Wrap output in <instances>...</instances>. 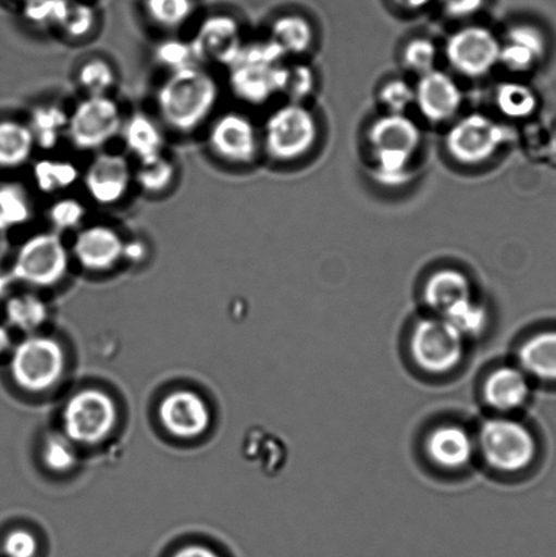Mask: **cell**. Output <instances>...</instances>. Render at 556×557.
Returning <instances> with one entry per match:
<instances>
[{"label":"cell","instance_id":"cell-1","mask_svg":"<svg viewBox=\"0 0 556 557\" xmlns=\"http://www.w3.org/2000/svg\"><path fill=\"white\" fill-rule=\"evenodd\" d=\"M220 101V85L198 64L172 71L157 91L162 122L180 134H190L203 125Z\"/></svg>","mask_w":556,"mask_h":557},{"label":"cell","instance_id":"cell-4","mask_svg":"<svg viewBox=\"0 0 556 557\" xmlns=\"http://www.w3.org/2000/svg\"><path fill=\"white\" fill-rule=\"evenodd\" d=\"M477 447L495 471L517 473L535 460V436L524 424L506 418L486 420L479 431Z\"/></svg>","mask_w":556,"mask_h":557},{"label":"cell","instance_id":"cell-8","mask_svg":"<svg viewBox=\"0 0 556 557\" xmlns=\"http://www.w3.org/2000/svg\"><path fill=\"white\" fill-rule=\"evenodd\" d=\"M122 125L116 101L109 96H87L69 113L65 134L75 149L96 151L116 138Z\"/></svg>","mask_w":556,"mask_h":557},{"label":"cell","instance_id":"cell-9","mask_svg":"<svg viewBox=\"0 0 556 557\" xmlns=\"http://www.w3.org/2000/svg\"><path fill=\"white\" fill-rule=\"evenodd\" d=\"M508 138V129L503 124L484 114L472 113L449 129L445 145L456 162L478 166L492 160Z\"/></svg>","mask_w":556,"mask_h":557},{"label":"cell","instance_id":"cell-19","mask_svg":"<svg viewBox=\"0 0 556 557\" xmlns=\"http://www.w3.org/2000/svg\"><path fill=\"white\" fill-rule=\"evenodd\" d=\"M477 451V440L459 424L435 428L427 440L430 461L446 471H460L470 466Z\"/></svg>","mask_w":556,"mask_h":557},{"label":"cell","instance_id":"cell-16","mask_svg":"<svg viewBox=\"0 0 556 557\" xmlns=\"http://www.w3.org/2000/svg\"><path fill=\"white\" fill-rule=\"evenodd\" d=\"M416 91V102L419 112L429 122L446 123L459 112L462 96L459 85L443 71L433 70L419 78Z\"/></svg>","mask_w":556,"mask_h":557},{"label":"cell","instance_id":"cell-5","mask_svg":"<svg viewBox=\"0 0 556 557\" xmlns=\"http://www.w3.org/2000/svg\"><path fill=\"white\" fill-rule=\"evenodd\" d=\"M318 135V123L312 112L302 103L291 102L276 109L267 120L264 149L274 161H298L313 149Z\"/></svg>","mask_w":556,"mask_h":557},{"label":"cell","instance_id":"cell-46","mask_svg":"<svg viewBox=\"0 0 556 557\" xmlns=\"http://www.w3.org/2000/svg\"><path fill=\"white\" fill-rule=\"evenodd\" d=\"M147 255H149V248H147L144 239L133 238L131 242H124L123 259L128 260L129 263H144Z\"/></svg>","mask_w":556,"mask_h":557},{"label":"cell","instance_id":"cell-31","mask_svg":"<svg viewBox=\"0 0 556 557\" xmlns=\"http://www.w3.org/2000/svg\"><path fill=\"white\" fill-rule=\"evenodd\" d=\"M495 102L501 113L509 119L530 117L535 112L538 100L530 87L509 82L498 87Z\"/></svg>","mask_w":556,"mask_h":557},{"label":"cell","instance_id":"cell-15","mask_svg":"<svg viewBox=\"0 0 556 557\" xmlns=\"http://www.w3.org/2000/svg\"><path fill=\"white\" fill-rule=\"evenodd\" d=\"M133 182L127 158L114 152L96 156L84 174V184L90 198L101 206L118 205L128 194Z\"/></svg>","mask_w":556,"mask_h":557},{"label":"cell","instance_id":"cell-45","mask_svg":"<svg viewBox=\"0 0 556 557\" xmlns=\"http://www.w3.org/2000/svg\"><path fill=\"white\" fill-rule=\"evenodd\" d=\"M445 13L455 18H466L481 10L484 0H440Z\"/></svg>","mask_w":556,"mask_h":557},{"label":"cell","instance_id":"cell-34","mask_svg":"<svg viewBox=\"0 0 556 557\" xmlns=\"http://www.w3.org/2000/svg\"><path fill=\"white\" fill-rule=\"evenodd\" d=\"M78 84L87 96H108L116 84V73L111 64L103 59H90L78 70Z\"/></svg>","mask_w":556,"mask_h":557},{"label":"cell","instance_id":"cell-42","mask_svg":"<svg viewBox=\"0 0 556 557\" xmlns=\"http://www.w3.org/2000/svg\"><path fill=\"white\" fill-rule=\"evenodd\" d=\"M67 0H24V13L33 24L57 26Z\"/></svg>","mask_w":556,"mask_h":557},{"label":"cell","instance_id":"cell-41","mask_svg":"<svg viewBox=\"0 0 556 557\" xmlns=\"http://www.w3.org/2000/svg\"><path fill=\"white\" fill-rule=\"evenodd\" d=\"M70 441L62 435H52L47 440L42 457L44 462L51 471L65 472L74 467L76 457Z\"/></svg>","mask_w":556,"mask_h":557},{"label":"cell","instance_id":"cell-27","mask_svg":"<svg viewBox=\"0 0 556 557\" xmlns=\"http://www.w3.org/2000/svg\"><path fill=\"white\" fill-rule=\"evenodd\" d=\"M79 169L73 162L44 158L33 168V178L40 193L53 195L63 193L78 182Z\"/></svg>","mask_w":556,"mask_h":557},{"label":"cell","instance_id":"cell-24","mask_svg":"<svg viewBox=\"0 0 556 557\" xmlns=\"http://www.w3.org/2000/svg\"><path fill=\"white\" fill-rule=\"evenodd\" d=\"M520 369L533 379L556 382V331L528 338L519 351Z\"/></svg>","mask_w":556,"mask_h":557},{"label":"cell","instance_id":"cell-29","mask_svg":"<svg viewBox=\"0 0 556 557\" xmlns=\"http://www.w3.org/2000/svg\"><path fill=\"white\" fill-rule=\"evenodd\" d=\"M33 205L24 185L5 183L0 185V223L13 228L32 220Z\"/></svg>","mask_w":556,"mask_h":557},{"label":"cell","instance_id":"cell-23","mask_svg":"<svg viewBox=\"0 0 556 557\" xmlns=\"http://www.w3.org/2000/svg\"><path fill=\"white\" fill-rule=\"evenodd\" d=\"M120 135H122L125 149L139 161L162 154L163 145H165L162 129L156 120L145 112L131 114L123 122Z\"/></svg>","mask_w":556,"mask_h":557},{"label":"cell","instance_id":"cell-11","mask_svg":"<svg viewBox=\"0 0 556 557\" xmlns=\"http://www.w3.org/2000/svg\"><path fill=\"white\" fill-rule=\"evenodd\" d=\"M63 419L67 438L78 444L95 445L111 433L118 411L106 393L89 389L70 398Z\"/></svg>","mask_w":556,"mask_h":557},{"label":"cell","instance_id":"cell-10","mask_svg":"<svg viewBox=\"0 0 556 557\" xmlns=\"http://www.w3.org/2000/svg\"><path fill=\"white\" fill-rule=\"evenodd\" d=\"M64 370L62 347L52 338L29 337L14 349L11 373L27 392H44L57 384Z\"/></svg>","mask_w":556,"mask_h":557},{"label":"cell","instance_id":"cell-36","mask_svg":"<svg viewBox=\"0 0 556 557\" xmlns=\"http://www.w3.org/2000/svg\"><path fill=\"white\" fill-rule=\"evenodd\" d=\"M96 25V13L89 4L81 2H65L58 27L65 36L71 38H84L90 35Z\"/></svg>","mask_w":556,"mask_h":557},{"label":"cell","instance_id":"cell-37","mask_svg":"<svg viewBox=\"0 0 556 557\" xmlns=\"http://www.w3.org/2000/svg\"><path fill=\"white\" fill-rule=\"evenodd\" d=\"M86 207L74 198H63L54 201L48 210V221L54 233L76 231L85 221Z\"/></svg>","mask_w":556,"mask_h":557},{"label":"cell","instance_id":"cell-6","mask_svg":"<svg viewBox=\"0 0 556 557\" xmlns=\"http://www.w3.org/2000/svg\"><path fill=\"white\" fill-rule=\"evenodd\" d=\"M410 347L418 368L446 374L459 368L465 358L466 338L448 321L434 315L413 327Z\"/></svg>","mask_w":556,"mask_h":557},{"label":"cell","instance_id":"cell-40","mask_svg":"<svg viewBox=\"0 0 556 557\" xmlns=\"http://www.w3.org/2000/svg\"><path fill=\"white\" fill-rule=\"evenodd\" d=\"M155 58L162 67L169 71H176L194 64L195 58L189 42L182 40H166L158 44Z\"/></svg>","mask_w":556,"mask_h":557},{"label":"cell","instance_id":"cell-49","mask_svg":"<svg viewBox=\"0 0 556 557\" xmlns=\"http://www.w3.org/2000/svg\"><path fill=\"white\" fill-rule=\"evenodd\" d=\"M397 3L408 10H419L433 2V0H396Z\"/></svg>","mask_w":556,"mask_h":557},{"label":"cell","instance_id":"cell-35","mask_svg":"<svg viewBox=\"0 0 556 557\" xmlns=\"http://www.w3.org/2000/svg\"><path fill=\"white\" fill-rule=\"evenodd\" d=\"M441 319L454 325L467 341V338L481 335L486 330L489 315L483 305L477 302L475 299H471L470 302L460 306L459 309L452 311L448 315L441 317Z\"/></svg>","mask_w":556,"mask_h":557},{"label":"cell","instance_id":"cell-38","mask_svg":"<svg viewBox=\"0 0 556 557\" xmlns=\"http://www.w3.org/2000/svg\"><path fill=\"white\" fill-rule=\"evenodd\" d=\"M435 60H437V47L428 38H416L408 42L403 51L405 67L419 76L433 71Z\"/></svg>","mask_w":556,"mask_h":557},{"label":"cell","instance_id":"cell-3","mask_svg":"<svg viewBox=\"0 0 556 557\" xmlns=\"http://www.w3.org/2000/svg\"><path fill=\"white\" fill-rule=\"evenodd\" d=\"M283 57L285 52L272 40L244 44L236 62L228 67V84L234 96L252 106H261L283 92L287 75Z\"/></svg>","mask_w":556,"mask_h":557},{"label":"cell","instance_id":"cell-2","mask_svg":"<svg viewBox=\"0 0 556 557\" xmlns=\"http://www.w3.org/2000/svg\"><path fill=\"white\" fill-rule=\"evenodd\" d=\"M421 144V129L405 114L385 113L375 120L368 131L370 173L375 182L385 187L406 184Z\"/></svg>","mask_w":556,"mask_h":557},{"label":"cell","instance_id":"cell-17","mask_svg":"<svg viewBox=\"0 0 556 557\" xmlns=\"http://www.w3.org/2000/svg\"><path fill=\"white\" fill-rule=\"evenodd\" d=\"M124 239L108 225L81 228L74 239L73 255L85 270L103 272L112 270L123 260Z\"/></svg>","mask_w":556,"mask_h":557},{"label":"cell","instance_id":"cell-39","mask_svg":"<svg viewBox=\"0 0 556 557\" xmlns=\"http://www.w3.org/2000/svg\"><path fill=\"white\" fill-rule=\"evenodd\" d=\"M379 101L385 113L405 114L407 109L416 102V91L405 81H390L381 87Z\"/></svg>","mask_w":556,"mask_h":557},{"label":"cell","instance_id":"cell-48","mask_svg":"<svg viewBox=\"0 0 556 557\" xmlns=\"http://www.w3.org/2000/svg\"><path fill=\"white\" fill-rule=\"evenodd\" d=\"M11 249L10 228L0 223V264L8 258Z\"/></svg>","mask_w":556,"mask_h":557},{"label":"cell","instance_id":"cell-14","mask_svg":"<svg viewBox=\"0 0 556 557\" xmlns=\"http://www.w3.org/2000/svg\"><path fill=\"white\" fill-rule=\"evenodd\" d=\"M189 44L195 60L225 67H231L236 62L244 47L238 22L226 14L207 16Z\"/></svg>","mask_w":556,"mask_h":557},{"label":"cell","instance_id":"cell-20","mask_svg":"<svg viewBox=\"0 0 556 557\" xmlns=\"http://www.w3.org/2000/svg\"><path fill=\"white\" fill-rule=\"evenodd\" d=\"M528 375L520 368L504 366L490 373L483 385V397L495 411L508 413L521 408L530 397Z\"/></svg>","mask_w":556,"mask_h":557},{"label":"cell","instance_id":"cell-21","mask_svg":"<svg viewBox=\"0 0 556 557\" xmlns=\"http://www.w3.org/2000/svg\"><path fill=\"white\" fill-rule=\"evenodd\" d=\"M423 297L435 315H448L473 299L470 278L461 271L440 270L429 276Z\"/></svg>","mask_w":556,"mask_h":557},{"label":"cell","instance_id":"cell-13","mask_svg":"<svg viewBox=\"0 0 556 557\" xmlns=\"http://www.w3.org/2000/svg\"><path fill=\"white\" fill-rule=\"evenodd\" d=\"M209 147L220 160L233 165H249L259 152V135L252 120L227 112L212 123Z\"/></svg>","mask_w":556,"mask_h":557},{"label":"cell","instance_id":"cell-30","mask_svg":"<svg viewBox=\"0 0 556 557\" xmlns=\"http://www.w3.org/2000/svg\"><path fill=\"white\" fill-rule=\"evenodd\" d=\"M174 178H176V168L162 154L139 161V166L135 171L136 184L150 195L165 193L173 184Z\"/></svg>","mask_w":556,"mask_h":557},{"label":"cell","instance_id":"cell-44","mask_svg":"<svg viewBox=\"0 0 556 557\" xmlns=\"http://www.w3.org/2000/svg\"><path fill=\"white\" fill-rule=\"evenodd\" d=\"M3 549L8 557H35L37 542L29 532L14 531L5 537Z\"/></svg>","mask_w":556,"mask_h":557},{"label":"cell","instance_id":"cell-43","mask_svg":"<svg viewBox=\"0 0 556 557\" xmlns=\"http://www.w3.org/2000/svg\"><path fill=\"white\" fill-rule=\"evenodd\" d=\"M313 74L308 67H305V65H296V67L287 69L285 89H283V92H286L292 102L301 103L304 98H307L310 91L313 90Z\"/></svg>","mask_w":556,"mask_h":557},{"label":"cell","instance_id":"cell-33","mask_svg":"<svg viewBox=\"0 0 556 557\" xmlns=\"http://www.w3.org/2000/svg\"><path fill=\"white\" fill-rule=\"evenodd\" d=\"M5 315L11 325L21 331H35L47 317L46 304L35 295L26 294L11 298L5 306Z\"/></svg>","mask_w":556,"mask_h":557},{"label":"cell","instance_id":"cell-32","mask_svg":"<svg viewBox=\"0 0 556 557\" xmlns=\"http://www.w3.org/2000/svg\"><path fill=\"white\" fill-rule=\"evenodd\" d=\"M194 9V0H145L146 15L152 24L166 30L183 26Z\"/></svg>","mask_w":556,"mask_h":557},{"label":"cell","instance_id":"cell-28","mask_svg":"<svg viewBox=\"0 0 556 557\" xmlns=\"http://www.w3.org/2000/svg\"><path fill=\"white\" fill-rule=\"evenodd\" d=\"M271 40L285 54H301L312 46L313 29L302 16L285 15L272 25Z\"/></svg>","mask_w":556,"mask_h":557},{"label":"cell","instance_id":"cell-50","mask_svg":"<svg viewBox=\"0 0 556 557\" xmlns=\"http://www.w3.org/2000/svg\"><path fill=\"white\" fill-rule=\"evenodd\" d=\"M11 346L10 333L3 325H0V355L8 351Z\"/></svg>","mask_w":556,"mask_h":557},{"label":"cell","instance_id":"cell-7","mask_svg":"<svg viewBox=\"0 0 556 557\" xmlns=\"http://www.w3.org/2000/svg\"><path fill=\"white\" fill-rule=\"evenodd\" d=\"M69 250L54 232L38 233L16 252L11 276L36 287H51L67 274Z\"/></svg>","mask_w":556,"mask_h":557},{"label":"cell","instance_id":"cell-47","mask_svg":"<svg viewBox=\"0 0 556 557\" xmlns=\"http://www.w3.org/2000/svg\"><path fill=\"white\" fill-rule=\"evenodd\" d=\"M173 557H221L214 550L203 547V545H188V547L177 550Z\"/></svg>","mask_w":556,"mask_h":557},{"label":"cell","instance_id":"cell-25","mask_svg":"<svg viewBox=\"0 0 556 557\" xmlns=\"http://www.w3.org/2000/svg\"><path fill=\"white\" fill-rule=\"evenodd\" d=\"M35 147L29 125L18 120H0V169L24 166Z\"/></svg>","mask_w":556,"mask_h":557},{"label":"cell","instance_id":"cell-22","mask_svg":"<svg viewBox=\"0 0 556 557\" xmlns=\"http://www.w3.org/2000/svg\"><path fill=\"white\" fill-rule=\"evenodd\" d=\"M546 51L542 33L535 27L519 25L511 27L506 42L501 44L499 63L514 73L531 70Z\"/></svg>","mask_w":556,"mask_h":557},{"label":"cell","instance_id":"cell-18","mask_svg":"<svg viewBox=\"0 0 556 557\" xmlns=\"http://www.w3.org/2000/svg\"><path fill=\"white\" fill-rule=\"evenodd\" d=\"M163 428L177 438H196L209 429L210 411L194 392L178 391L163 398L160 406Z\"/></svg>","mask_w":556,"mask_h":557},{"label":"cell","instance_id":"cell-51","mask_svg":"<svg viewBox=\"0 0 556 557\" xmlns=\"http://www.w3.org/2000/svg\"><path fill=\"white\" fill-rule=\"evenodd\" d=\"M13 276L4 275L2 271H0V297L8 292V288L10 286V281Z\"/></svg>","mask_w":556,"mask_h":557},{"label":"cell","instance_id":"cell-12","mask_svg":"<svg viewBox=\"0 0 556 557\" xmlns=\"http://www.w3.org/2000/svg\"><path fill=\"white\" fill-rule=\"evenodd\" d=\"M501 42L483 26H467L457 30L446 42V58L457 73L468 78H481L499 63Z\"/></svg>","mask_w":556,"mask_h":557},{"label":"cell","instance_id":"cell-26","mask_svg":"<svg viewBox=\"0 0 556 557\" xmlns=\"http://www.w3.org/2000/svg\"><path fill=\"white\" fill-rule=\"evenodd\" d=\"M69 113L57 103H41L32 109L29 128L33 139L41 150H53L59 145L65 128H67Z\"/></svg>","mask_w":556,"mask_h":557}]
</instances>
